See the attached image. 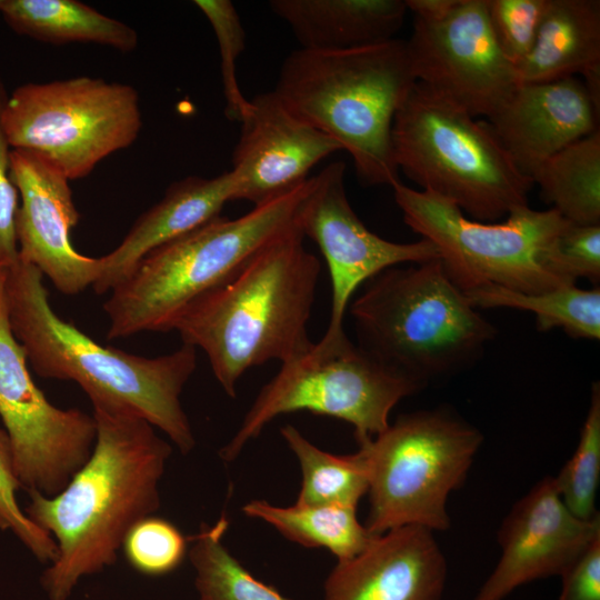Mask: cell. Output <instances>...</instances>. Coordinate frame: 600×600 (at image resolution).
<instances>
[{"instance_id": "obj_8", "label": "cell", "mask_w": 600, "mask_h": 600, "mask_svg": "<svg viewBox=\"0 0 600 600\" xmlns=\"http://www.w3.org/2000/svg\"><path fill=\"white\" fill-rule=\"evenodd\" d=\"M482 441L478 428L438 407L403 413L359 446L369 477L368 531L449 529L448 497L464 482Z\"/></svg>"}, {"instance_id": "obj_24", "label": "cell", "mask_w": 600, "mask_h": 600, "mask_svg": "<svg viewBox=\"0 0 600 600\" xmlns=\"http://www.w3.org/2000/svg\"><path fill=\"white\" fill-rule=\"evenodd\" d=\"M242 512L270 524L292 542L329 550L338 561L356 557L376 537L360 523L357 509L350 507L299 503L279 507L253 499L242 506Z\"/></svg>"}, {"instance_id": "obj_6", "label": "cell", "mask_w": 600, "mask_h": 600, "mask_svg": "<svg viewBox=\"0 0 600 600\" xmlns=\"http://www.w3.org/2000/svg\"><path fill=\"white\" fill-rule=\"evenodd\" d=\"M307 181L243 216H218L149 252L103 304L108 339L171 331L190 302L294 224Z\"/></svg>"}, {"instance_id": "obj_32", "label": "cell", "mask_w": 600, "mask_h": 600, "mask_svg": "<svg viewBox=\"0 0 600 600\" xmlns=\"http://www.w3.org/2000/svg\"><path fill=\"white\" fill-rule=\"evenodd\" d=\"M546 269L569 284L586 278L600 281V224H574L570 221L546 247Z\"/></svg>"}, {"instance_id": "obj_30", "label": "cell", "mask_w": 600, "mask_h": 600, "mask_svg": "<svg viewBox=\"0 0 600 600\" xmlns=\"http://www.w3.org/2000/svg\"><path fill=\"white\" fill-rule=\"evenodd\" d=\"M193 3L208 19L217 38L226 99L224 113L229 120L241 122L249 113L251 103L240 90L237 78V62L246 44V32L239 13L230 0H196Z\"/></svg>"}, {"instance_id": "obj_36", "label": "cell", "mask_w": 600, "mask_h": 600, "mask_svg": "<svg viewBox=\"0 0 600 600\" xmlns=\"http://www.w3.org/2000/svg\"><path fill=\"white\" fill-rule=\"evenodd\" d=\"M558 600H600V536L563 572Z\"/></svg>"}, {"instance_id": "obj_35", "label": "cell", "mask_w": 600, "mask_h": 600, "mask_svg": "<svg viewBox=\"0 0 600 600\" xmlns=\"http://www.w3.org/2000/svg\"><path fill=\"white\" fill-rule=\"evenodd\" d=\"M8 97L0 78V264L9 268L18 261L16 218L19 208V193L10 177V152L1 126V110Z\"/></svg>"}, {"instance_id": "obj_15", "label": "cell", "mask_w": 600, "mask_h": 600, "mask_svg": "<svg viewBox=\"0 0 600 600\" xmlns=\"http://www.w3.org/2000/svg\"><path fill=\"white\" fill-rule=\"evenodd\" d=\"M600 536V516L583 520L564 506L554 477L541 479L504 518L501 557L473 600H503L531 581L563 572Z\"/></svg>"}, {"instance_id": "obj_2", "label": "cell", "mask_w": 600, "mask_h": 600, "mask_svg": "<svg viewBox=\"0 0 600 600\" xmlns=\"http://www.w3.org/2000/svg\"><path fill=\"white\" fill-rule=\"evenodd\" d=\"M42 279L38 268L18 259L3 280L10 329L34 372L76 382L93 408L139 417L190 453L196 437L180 397L196 370L197 349L182 343L146 358L104 347L53 311Z\"/></svg>"}, {"instance_id": "obj_12", "label": "cell", "mask_w": 600, "mask_h": 600, "mask_svg": "<svg viewBox=\"0 0 600 600\" xmlns=\"http://www.w3.org/2000/svg\"><path fill=\"white\" fill-rule=\"evenodd\" d=\"M4 280V279H3ZM0 418L8 434L21 489L51 497L89 459L97 424L77 408L52 404L37 387L24 350L9 326L0 283Z\"/></svg>"}, {"instance_id": "obj_17", "label": "cell", "mask_w": 600, "mask_h": 600, "mask_svg": "<svg viewBox=\"0 0 600 600\" xmlns=\"http://www.w3.org/2000/svg\"><path fill=\"white\" fill-rule=\"evenodd\" d=\"M250 103L232 153L236 200L259 206L274 199L307 181L317 163L342 150L291 113L273 91L257 94Z\"/></svg>"}, {"instance_id": "obj_1", "label": "cell", "mask_w": 600, "mask_h": 600, "mask_svg": "<svg viewBox=\"0 0 600 600\" xmlns=\"http://www.w3.org/2000/svg\"><path fill=\"white\" fill-rule=\"evenodd\" d=\"M93 450L67 486L30 491L28 518L52 537L57 554L40 583L49 600H68L79 582L112 566L128 532L160 507L172 444L148 421L93 408Z\"/></svg>"}, {"instance_id": "obj_9", "label": "cell", "mask_w": 600, "mask_h": 600, "mask_svg": "<svg viewBox=\"0 0 600 600\" xmlns=\"http://www.w3.org/2000/svg\"><path fill=\"white\" fill-rule=\"evenodd\" d=\"M421 389L378 362L349 337L337 341L320 339L281 363L219 456L224 462H232L273 419L296 411L348 422L361 446L388 428L390 412L399 401Z\"/></svg>"}, {"instance_id": "obj_28", "label": "cell", "mask_w": 600, "mask_h": 600, "mask_svg": "<svg viewBox=\"0 0 600 600\" xmlns=\"http://www.w3.org/2000/svg\"><path fill=\"white\" fill-rule=\"evenodd\" d=\"M228 527L222 516L211 524L201 523L190 538L199 600H293L257 579L233 557L223 542Z\"/></svg>"}, {"instance_id": "obj_14", "label": "cell", "mask_w": 600, "mask_h": 600, "mask_svg": "<svg viewBox=\"0 0 600 600\" xmlns=\"http://www.w3.org/2000/svg\"><path fill=\"white\" fill-rule=\"evenodd\" d=\"M406 42L417 81L474 118L490 119L519 84L492 33L486 0H461L438 23L414 20Z\"/></svg>"}, {"instance_id": "obj_16", "label": "cell", "mask_w": 600, "mask_h": 600, "mask_svg": "<svg viewBox=\"0 0 600 600\" xmlns=\"http://www.w3.org/2000/svg\"><path fill=\"white\" fill-rule=\"evenodd\" d=\"M10 177L21 200L16 218L18 259L38 268L64 294L92 287L101 262L71 243L80 216L70 180L42 157L20 149H11Z\"/></svg>"}, {"instance_id": "obj_18", "label": "cell", "mask_w": 600, "mask_h": 600, "mask_svg": "<svg viewBox=\"0 0 600 600\" xmlns=\"http://www.w3.org/2000/svg\"><path fill=\"white\" fill-rule=\"evenodd\" d=\"M447 573L433 531L404 526L376 536L356 557L337 561L323 600H442Z\"/></svg>"}, {"instance_id": "obj_10", "label": "cell", "mask_w": 600, "mask_h": 600, "mask_svg": "<svg viewBox=\"0 0 600 600\" xmlns=\"http://www.w3.org/2000/svg\"><path fill=\"white\" fill-rule=\"evenodd\" d=\"M391 187L404 222L438 248L448 277L463 293L486 286L527 293L571 286L542 261L548 243L569 222L554 209L526 206L501 222H483L429 191L400 181Z\"/></svg>"}, {"instance_id": "obj_20", "label": "cell", "mask_w": 600, "mask_h": 600, "mask_svg": "<svg viewBox=\"0 0 600 600\" xmlns=\"http://www.w3.org/2000/svg\"><path fill=\"white\" fill-rule=\"evenodd\" d=\"M237 179L230 170L213 178L189 176L173 182L164 196L133 223L122 241L100 257V274L92 286L98 294L120 284L159 246L220 216L236 200Z\"/></svg>"}, {"instance_id": "obj_13", "label": "cell", "mask_w": 600, "mask_h": 600, "mask_svg": "<svg viewBox=\"0 0 600 600\" xmlns=\"http://www.w3.org/2000/svg\"><path fill=\"white\" fill-rule=\"evenodd\" d=\"M346 164L331 162L308 179L296 223L320 249L331 280V311L323 341L347 337L343 320L353 293L379 272L400 264L440 258L427 239L410 243L386 240L369 230L347 197Z\"/></svg>"}, {"instance_id": "obj_19", "label": "cell", "mask_w": 600, "mask_h": 600, "mask_svg": "<svg viewBox=\"0 0 600 600\" xmlns=\"http://www.w3.org/2000/svg\"><path fill=\"white\" fill-rule=\"evenodd\" d=\"M487 121L513 163L529 178L550 157L599 130V114L577 77L519 83Z\"/></svg>"}, {"instance_id": "obj_37", "label": "cell", "mask_w": 600, "mask_h": 600, "mask_svg": "<svg viewBox=\"0 0 600 600\" xmlns=\"http://www.w3.org/2000/svg\"><path fill=\"white\" fill-rule=\"evenodd\" d=\"M407 10L411 11L414 20L424 23H438L447 19L459 6L461 0H404Z\"/></svg>"}, {"instance_id": "obj_33", "label": "cell", "mask_w": 600, "mask_h": 600, "mask_svg": "<svg viewBox=\"0 0 600 600\" xmlns=\"http://www.w3.org/2000/svg\"><path fill=\"white\" fill-rule=\"evenodd\" d=\"M20 489L10 441L0 429V530L10 531L38 561L49 564L57 554L56 542L21 509L17 500Z\"/></svg>"}, {"instance_id": "obj_5", "label": "cell", "mask_w": 600, "mask_h": 600, "mask_svg": "<svg viewBox=\"0 0 600 600\" xmlns=\"http://www.w3.org/2000/svg\"><path fill=\"white\" fill-rule=\"evenodd\" d=\"M362 286L348 308L357 344L422 388L470 367L497 334L440 258L388 268Z\"/></svg>"}, {"instance_id": "obj_31", "label": "cell", "mask_w": 600, "mask_h": 600, "mask_svg": "<svg viewBox=\"0 0 600 600\" xmlns=\"http://www.w3.org/2000/svg\"><path fill=\"white\" fill-rule=\"evenodd\" d=\"M122 550L128 563L138 572L162 576L181 564L188 540L170 521L150 516L132 527Z\"/></svg>"}, {"instance_id": "obj_34", "label": "cell", "mask_w": 600, "mask_h": 600, "mask_svg": "<svg viewBox=\"0 0 600 600\" xmlns=\"http://www.w3.org/2000/svg\"><path fill=\"white\" fill-rule=\"evenodd\" d=\"M549 0H486L492 33L506 58L516 66L531 50Z\"/></svg>"}, {"instance_id": "obj_21", "label": "cell", "mask_w": 600, "mask_h": 600, "mask_svg": "<svg viewBox=\"0 0 600 600\" xmlns=\"http://www.w3.org/2000/svg\"><path fill=\"white\" fill-rule=\"evenodd\" d=\"M269 7L302 49L319 51L394 39L408 11L404 0H272Z\"/></svg>"}, {"instance_id": "obj_4", "label": "cell", "mask_w": 600, "mask_h": 600, "mask_svg": "<svg viewBox=\"0 0 600 600\" xmlns=\"http://www.w3.org/2000/svg\"><path fill=\"white\" fill-rule=\"evenodd\" d=\"M417 79L406 40L344 50L297 49L272 90L299 119L337 141L367 186L399 181L391 130Z\"/></svg>"}, {"instance_id": "obj_29", "label": "cell", "mask_w": 600, "mask_h": 600, "mask_svg": "<svg viewBox=\"0 0 600 600\" xmlns=\"http://www.w3.org/2000/svg\"><path fill=\"white\" fill-rule=\"evenodd\" d=\"M556 484L564 506L576 517L590 520L599 514L596 497L600 480V386L593 382L591 400L578 446Z\"/></svg>"}, {"instance_id": "obj_11", "label": "cell", "mask_w": 600, "mask_h": 600, "mask_svg": "<svg viewBox=\"0 0 600 600\" xmlns=\"http://www.w3.org/2000/svg\"><path fill=\"white\" fill-rule=\"evenodd\" d=\"M1 126L11 149L33 152L74 180L130 147L142 116L130 84L81 76L19 86L3 103Z\"/></svg>"}, {"instance_id": "obj_3", "label": "cell", "mask_w": 600, "mask_h": 600, "mask_svg": "<svg viewBox=\"0 0 600 600\" xmlns=\"http://www.w3.org/2000/svg\"><path fill=\"white\" fill-rule=\"evenodd\" d=\"M321 271L292 224L253 253L233 274L190 302L171 331L200 348L231 398L242 374L272 360L303 353Z\"/></svg>"}, {"instance_id": "obj_7", "label": "cell", "mask_w": 600, "mask_h": 600, "mask_svg": "<svg viewBox=\"0 0 600 600\" xmlns=\"http://www.w3.org/2000/svg\"><path fill=\"white\" fill-rule=\"evenodd\" d=\"M391 141L396 164L407 178L473 220L496 222L529 206L533 182L488 121L418 81L394 116Z\"/></svg>"}, {"instance_id": "obj_23", "label": "cell", "mask_w": 600, "mask_h": 600, "mask_svg": "<svg viewBox=\"0 0 600 600\" xmlns=\"http://www.w3.org/2000/svg\"><path fill=\"white\" fill-rule=\"evenodd\" d=\"M0 14L17 33L38 41L96 43L130 52L137 31L78 0H0Z\"/></svg>"}, {"instance_id": "obj_25", "label": "cell", "mask_w": 600, "mask_h": 600, "mask_svg": "<svg viewBox=\"0 0 600 600\" xmlns=\"http://www.w3.org/2000/svg\"><path fill=\"white\" fill-rule=\"evenodd\" d=\"M546 202L574 224H600V130L563 148L531 176Z\"/></svg>"}, {"instance_id": "obj_22", "label": "cell", "mask_w": 600, "mask_h": 600, "mask_svg": "<svg viewBox=\"0 0 600 600\" xmlns=\"http://www.w3.org/2000/svg\"><path fill=\"white\" fill-rule=\"evenodd\" d=\"M514 68L519 83L553 81L600 68V1L549 0L531 50Z\"/></svg>"}, {"instance_id": "obj_27", "label": "cell", "mask_w": 600, "mask_h": 600, "mask_svg": "<svg viewBox=\"0 0 600 600\" xmlns=\"http://www.w3.org/2000/svg\"><path fill=\"white\" fill-rule=\"evenodd\" d=\"M280 433L302 472L296 503L357 509L369 488L367 463L360 449L350 454L330 453L314 446L292 424L283 426Z\"/></svg>"}, {"instance_id": "obj_26", "label": "cell", "mask_w": 600, "mask_h": 600, "mask_svg": "<svg viewBox=\"0 0 600 600\" xmlns=\"http://www.w3.org/2000/svg\"><path fill=\"white\" fill-rule=\"evenodd\" d=\"M476 309L511 308L532 312L540 331L561 328L577 339L600 338V289L576 284L527 293L486 286L464 293Z\"/></svg>"}, {"instance_id": "obj_38", "label": "cell", "mask_w": 600, "mask_h": 600, "mask_svg": "<svg viewBox=\"0 0 600 600\" xmlns=\"http://www.w3.org/2000/svg\"><path fill=\"white\" fill-rule=\"evenodd\" d=\"M6 270H7V268H4V267H2V266L0 264V283H1V282L3 281V279H4Z\"/></svg>"}]
</instances>
